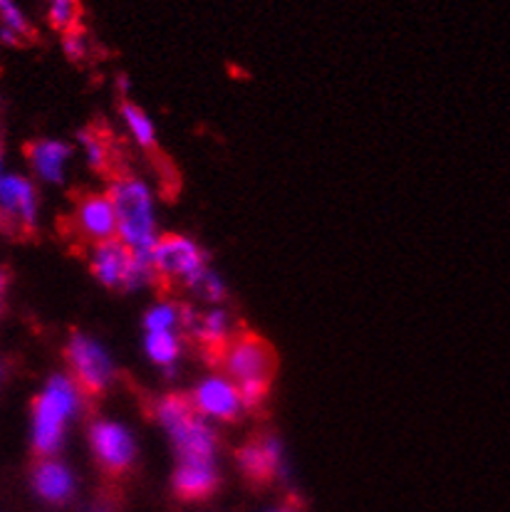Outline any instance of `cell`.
I'll return each mask as SVG.
<instances>
[{
	"mask_svg": "<svg viewBox=\"0 0 510 512\" xmlns=\"http://www.w3.org/2000/svg\"><path fill=\"white\" fill-rule=\"evenodd\" d=\"M80 139L87 149L90 166L102 176L104 181H109L112 176H117L119 171L127 169V159H124L122 144H119L117 137H114L104 124L100 122L90 124V127L80 134Z\"/></svg>",
	"mask_w": 510,
	"mask_h": 512,
	"instance_id": "7c38bea8",
	"label": "cell"
},
{
	"mask_svg": "<svg viewBox=\"0 0 510 512\" xmlns=\"http://www.w3.org/2000/svg\"><path fill=\"white\" fill-rule=\"evenodd\" d=\"M90 443L100 468L112 478H119L132 468L134 441L119 423L97 421L90 428Z\"/></svg>",
	"mask_w": 510,
	"mask_h": 512,
	"instance_id": "30bf717a",
	"label": "cell"
},
{
	"mask_svg": "<svg viewBox=\"0 0 510 512\" xmlns=\"http://www.w3.org/2000/svg\"><path fill=\"white\" fill-rule=\"evenodd\" d=\"M0 23H3L5 30L15 35V38H28L30 35V25L25 20L23 10L18 8L15 0H0Z\"/></svg>",
	"mask_w": 510,
	"mask_h": 512,
	"instance_id": "d6986e66",
	"label": "cell"
},
{
	"mask_svg": "<svg viewBox=\"0 0 510 512\" xmlns=\"http://www.w3.org/2000/svg\"><path fill=\"white\" fill-rule=\"evenodd\" d=\"M144 325H147V332H161V329H174L181 325V307L176 305H159L154 307L152 312L147 315V320H144Z\"/></svg>",
	"mask_w": 510,
	"mask_h": 512,
	"instance_id": "ffe728a7",
	"label": "cell"
},
{
	"mask_svg": "<svg viewBox=\"0 0 510 512\" xmlns=\"http://www.w3.org/2000/svg\"><path fill=\"white\" fill-rule=\"evenodd\" d=\"M189 399L201 416H211V419L226 423H236L246 409L238 386L226 376H211V379L201 381Z\"/></svg>",
	"mask_w": 510,
	"mask_h": 512,
	"instance_id": "8fae6325",
	"label": "cell"
},
{
	"mask_svg": "<svg viewBox=\"0 0 510 512\" xmlns=\"http://www.w3.org/2000/svg\"><path fill=\"white\" fill-rule=\"evenodd\" d=\"M67 364H70L72 381H75L77 391H82L90 399H97L112 384V359L107 352L95 342V339L85 337V334H72L70 344L65 349Z\"/></svg>",
	"mask_w": 510,
	"mask_h": 512,
	"instance_id": "ba28073f",
	"label": "cell"
},
{
	"mask_svg": "<svg viewBox=\"0 0 510 512\" xmlns=\"http://www.w3.org/2000/svg\"><path fill=\"white\" fill-rule=\"evenodd\" d=\"M149 268H152V282L161 292H171L176 287L196 290V285L208 273L204 250L179 233H164L156 238L149 253Z\"/></svg>",
	"mask_w": 510,
	"mask_h": 512,
	"instance_id": "3957f363",
	"label": "cell"
},
{
	"mask_svg": "<svg viewBox=\"0 0 510 512\" xmlns=\"http://www.w3.org/2000/svg\"><path fill=\"white\" fill-rule=\"evenodd\" d=\"M216 367L223 369L226 379H231L236 386H270L278 374V354H275L273 344L265 342L260 334L241 329L228 339Z\"/></svg>",
	"mask_w": 510,
	"mask_h": 512,
	"instance_id": "277c9868",
	"label": "cell"
},
{
	"mask_svg": "<svg viewBox=\"0 0 510 512\" xmlns=\"http://www.w3.org/2000/svg\"><path fill=\"white\" fill-rule=\"evenodd\" d=\"M107 196L112 201L114 213H117L119 238L134 248L137 253L149 255L154 248V208L152 193L144 181L129 171H119L117 176L107 181Z\"/></svg>",
	"mask_w": 510,
	"mask_h": 512,
	"instance_id": "6da1fadb",
	"label": "cell"
},
{
	"mask_svg": "<svg viewBox=\"0 0 510 512\" xmlns=\"http://www.w3.org/2000/svg\"><path fill=\"white\" fill-rule=\"evenodd\" d=\"M62 47H65V52L70 60H82V57H87L90 45H87L85 30L75 28V30H70V33H62Z\"/></svg>",
	"mask_w": 510,
	"mask_h": 512,
	"instance_id": "44dd1931",
	"label": "cell"
},
{
	"mask_svg": "<svg viewBox=\"0 0 510 512\" xmlns=\"http://www.w3.org/2000/svg\"><path fill=\"white\" fill-rule=\"evenodd\" d=\"M5 285H8V273H5V270H0V302H3Z\"/></svg>",
	"mask_w": 510,
	"mask_h": 512,
	"instance_id": "7402d4cb",
	"label": "cell"
},
{
	"mask_svg": "<svg viewBox=\"0 0 510 512\" xmlns=\"http://www.w3.org/2000/svg\"><path fill=\"white\" fill-rule=\"evenodd\" d=\"M90 270L109 290H132L144 280H152L149 255L129 248L122 238L107 240L90 250Z\"/></svg>",
	"mask_w": 510,
	"mask_h": 512,
	"instance_id": "52a82bcc",
	"label": "cell"
},
{
	"mask_svg": "<svg viewBox=\"0 0 510 512\" xmlns=\"http://www.w3.org/2000/svg\"><path fill=\"white\" fill-rule=\"evenodd\" d=\"M147 352L161 367H171L179 359L181 342L174 334V329H161V332L147 334Z\"/></svg>",
	"mask_w": 510,
	"mask_h": 512,
	"instance_id": "e0dca14e",
	"label": "cell"
},
{
	"mask_svg": "<svg viewBox=\"0 0 510 512\" xmlns=\"http://www.w3.org/2000/svg\"><path fill=\"white\" fill-rule=\"evenodd\" d=\"M25 156H28L33 169L38 171L45 181L60 184L62 171H65V161L70 159V146L60 144V141L38 139L25 144Z\"/></svg>",
	"mask_w": 510,
	"mask_h": 512,
	"instance_id": "9a60e30c",
	"label": "cell"
},
{
	"mask_svg": "<svg viewBox=\"0 0 510 512\" xmlns=\"http://www.w3.org/2000/svg\"><path fill=\"white\" fill-rule=\"evenodd\" d=\"M35 191L20 176H8L0 181V228L18 238H28L35 231Z\"/></svg>",
	"mask_w": 510,
	"mask_h": 512,
	"instance_id": "9c48e42d",
	"label": "cell"
},
{
	"mask_svg": "<svg viewBox=\"0 0 510 512\" xmlns=\"http://www.w3.org/2000/svg\"><path fill=\"white\" fill-rule=\"evenodd\" d=\"M218 483L213 463H181L174 473V495L186 503H201L216 493Z\"/></svg>",
	"mask_w": 510,
	"mask_h": 512,
	"instance_id": "5bb4252c",
	"label": "cell"
},
{
	"mask_svg": "<svg viewBox=\"0 0 510 512\" xmlns=\"http://www.w3.org/2000/svg\"><path fill=\"white\" fill-rule=\"evenodd\" d=\"M48 18L52 28L60 33L80 28V0H48Z\"/></svg>",
	"mask_w": 510,
	"mask_h": 512,
	"instance_id": "ac0fdd59",
	"label": "cell"
},
{
	"mask_svg": "<svg viewBox=\"0 0 510 512\" xmlns=\"http://www.w3.org/2000/svg\"><path fill=\"white\" fill-rule=\"evenodd\" d=\"M236 458L243 475H246L253 485H268L280 470V446L278 441H273V438L268 436L260 438V441L246 443V446L236 453Z\"/></svg>",
	"mask_w": 510,
	"mask_h": 512,
	"instance_id": "4fadbf2b",
	"label": "cell"
},
{
	"mask_svg": "<svg viewBox=\"0 0 510 512\" xmlns=\"http://www.w3.org/2000/svg\"><path fill=\"white\" fill-rule=\"evenodd\" d=\"M62 233L72 248H97L107 240L119 238L117 213L107 193H72V211L60 221Z\"/></svg>",
	"mask_w": 510,
	"mask_h": 512,
	"instance_id": "5b68a950",
	"label": "cell"
},
{
	"mask_svg": "<svg viewBox=\"0 0 510 512\" xmlns=\"http://www.w3.org/2000/svg\"><path fill=\"white\" fill-rule=\"evenodd\" d=\"M77 406V386L65 376H52L43 394L35 399L33 446L38 456H52L65 436V421Z\"/></svg>",
	"mask_w": 510,
	"mask_h": 512,
	"instance_id": "8992f818",
	"label": "cell"
},
{
	"mask_svg": "<svg viewBox=\"0 0 510 512\" xmlns=\"http://www.w3.org/2000/svg\"><path fill=\"white\" fill-rule=\"evenodd\" d=\"M33 483L40 498H45L48 503H65V500L72 495L70 470L55 461L40 463V466L35 468Z\"/></svg>",
	"mask_w": 510,
	"mask_h": 512,
	"instance_id": "2e32d148",
	"label": "cell"
},
{
	"mask_svg": "<svg viewBox=\"0 0 510 512\" xmlns=\"http://www.w3.org/2000/svg\"><path fill=\"white\" fill-rule=\"evenodd\" d=\"M154 414L174 441L181 463H213L216 438L211 428L201 421V414L194 409L189 396H164L156 401Z\"/></svg>",
	"mask_w": 510,
	"mask_h": 512,
	"instance_id": "7a4b0ae2",
	"label": "cell"
},
{
	"mask_svg": "<svg viewBox=\"0 0 510 512\" xmlns=\"http://www.w3.org/2000/svg\"><path fill=\"white\" fill-rule=\"evenodd\" d=\"M275 512H293V510H288V508H283V510H275Z\"/></svg>",
	"mask_w": 510,
	"mask_h": 512,
	"instance_id": "603a6c76",
	"label": "cell"
}]
</instances>
